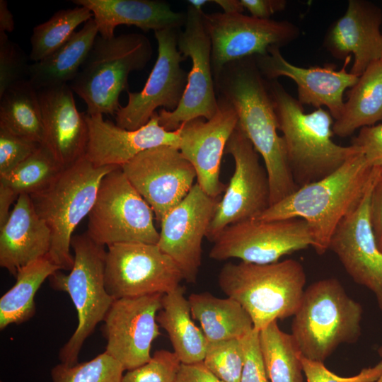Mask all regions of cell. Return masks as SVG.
<instances>
[{
  "mask_svg": "<svg viewBox=\"0 0 382 382\" xmlns=\"http://www.w3.org/2000/svg\"><path fill=\"white\" fill-rule=\"evenodd\" d=\"M241 3L251 16L261 19H270L274 13L284 10L286 5L285 0H241Z\"/></svg>",
  "mask_w": 382,
  "mask_h": 382,
  "instance_id": "cell-45",
  "label": "cell"
},
{
  "mask_svg": "<svg viewBox=\"0 0 382 382\" xmlns=\"http://www.w3.org/2000/svg\"><path fill=\"white\" fill-rule=\"evenodd\" d=\"M64 168L45 146L40 147L8 174L0 177V184L17 197L33 195L47 188Z\"/></svg>",
  "mask_w": 382,
  "mask_h": 382,
  "instance_id": "cell-35",
  "label": "cell"
},
{
  "mask_svg": "<svg viewBox=\"0 0 382 382\" xmlns=\"http://www.w3.org/2000/svg\"><path fill=\"white\" fill-rule=\"evenodd\" d=\"M352 144L360 148L371 166L382 170V123L361 128Z\"/></svg>",
  "mask_w": 382,
  "mask_h": 382,
  "instance_id": "cell-43",
  "label": "cell"
},
{
  "mask_svg": "<svg viewBox=\"0 0 382 382\" xmlns=\"http://www.w3.org/2000/svg\"><path fill=\"white\" fill-rule=\"evenodd\" d=\"M307 382H376L382 375V361L374 366L362 369L357 374L343 377L330 371L323 362L301 356Z\"/></svg>",
  "mask_w": 382,
  "mask_h": 382,
  "instance_id": "cell-41",
  "label": "cell"
},
{
  "mask_svg": "<svg viewBox=\"0 0 382 382\" xmlns=\"http://www.w3.org/2000/svg\"><path fill=\"white\" fill-rule=\"evenodd\" d=\"M196 183L186 197L161 221L157 245L180 270L183 279L195 283L202 264V241L219 203Z\"/></svg>",
  "mask_w": 382,
  "mask_h": 382,
  "instance_id": "cell-18",
  "label": "cell"
},
{
  "mask_svg": "<svg viewBox=\"0 0 382 382\" xmlns=\"http://www.w3.org/2000/svg\"><path fill=\"white\" fill-rule=\"evenodd\" d=\"M211 40L214 77L231 62L267 54L272 46L282 47L299 37L297 26L287 21L261 19L242 13H203Z\"/></svg>",
  "mask_w": 382,
  "mask_h": 382,
  "instance_id": "cell-14",
  "label": "cell"
},
{
  "mask_svg": "<svg viewBox=\"0 0 382 382\" xmlns=\"http://www.w3.org/2000/svg\"><path fill=\"white\" fill-rule=\"evenodd\" d=\"M163 294L115 299L103 322L105 352L125 371L136 369L151 357L153 342L160 335L157 313Z\"/></svg>",
  "mask_w": 382,
  "mask_h": 382,
  "instance_id": "cell-17",
  "label": "cell"
},
{
  "mask_svg": "<svg viewBox=\"0 0 382 382\" xmlns=\"http://www.w3.org/2000/svg\"><path fill=\"white\" fill-rule=\"evenodd\" d=\"M185 288L181 285L163 295L156 320L169 337L173 352L183 364L202 362L207 341L193 322Z\"/></svg>",
  "mask_w": 382,
  "mask_h": 382,
  "instance_id": "cell-28",
  "label": "cell"
},
{
  "mask_svg": "<svg viewBox=\"0 0 382 382\" xmlns=\"http://www.w3.org/2000/svg\"><path fill=\"white\" fill-rule=\"evenodd\" d=\"M28 59L7 33L0 32V96L13 86L28 79Z\"/></svg>",
  "mask_w": 382,
  "mask_h": 382,
  "instance_id": "cell-39",
  "label": "cell"
},
{
  "mask_svg": "<svg viewBox=\"0 0 382 382\" xmlns=\"http://www.w3.org/2000/svg\"><path fill=\"white\" fill-rule=\"evenodd\" d=\"M0 129L44 144L38 91L28 79L16 83L0 96Z\"/></svg>",
  "mask_w": 382,
  "mask_h": 382,
  "instance_id": "cell-31",
  "label": "cell"
},
{
  "mask_svg": "<svg viewBox=\"0 0 382 382\" xmlns=\"http://www.w3.org/2000/svg\"><path fill=\"white\" fill-rule=\"evenodd\" d=\"M18 197L10 189L0 184V227L8 220L11 205Z\"/></svg>",
  "mask_w": 382,
  "mask_h": 382,
  "instance_id": "cell-47",
  "label": "cell"
},
{
  "mask_svg": "<svg viewBox=\"0 0 382 382\" xmlns=\"http://www.w3.org/2000/svg\"><path fill=\"white\" fill-rule=\"evenodd\" d=\"M92 18L88 8L77 6L59 10L47 21L35 25L30 39V60L40 61L54 52L72 36L79 25Z\"/></svg>",
  "mask_w": 382,
  "mask_h": 382,
  "instance_id": "cell-34",
  "label": "cell"
},
{
  "mask_svg": "<svg viewBox=\"0 0 382 382\" xmlns=\"http://www.w3.org/2000/svg\"><path fill=\"white\" fill-rule=\"evenodd\" d=\"M382 121V60L372 63L350 88L332 132L340 137Z\"/></svg>",
  "mask_w": 382,
  "mask_h": 382,
  "instance_id": "cell-30",
  "label": "cell"
},
{
  "mask_svg": "<svg viewBox=\"0 0 382 382\" xmlns=\"http://www.w3.org/2000/svg\"><path fill=\"white\" fill-rule=\"evenodd\" d=\"M268 82L288 164L299 188L328 176L361 151L354 145L332 141L334 119L328 111L320 108L305 113L303 105L277 80Z\"/></svg>",
  "mask_w": 382,
  "mask_h": 382,
  "instance_id": "cell-3",
  "label": "cell"
},
{
  "mask_svg": "<svg viewBox=\"0 0 382 382\" xmlns=\"http://www.w3.org/2000/svg\"><path fill=\"white\" fill-rule=\"evenodd\" d=\"M15 28L12 13L6 0H0V32L11 33Z\"/></svg>",
  "mask_w": 382,
  "mask_h": 382,
  "instance_id": "cell-48",
  "label": "cell"
},
{
  "mask_svg": "<svg viewBox=\"0 0 382 382\" xmlns=\"http://www.w3.org/2000/svg\"><path fill=\"white\" fill-rule=\"evenodd\" d=\"M216 95L234 108L238 125L262 157L270 189V206L299 189L286 158L268 80L255 56L226 64L214 77Z\"/></svg>",
  "mask_w": 382,
  "mask_h": 382,
  "instance_id": "cell-1",
  "label": "cell"
},
{
  "mask_svg": "<svg viewBox=\"0 0 382 382\" xmlns=\"http://www.w3.org/2000/svg\"><path fill=\"white\" fill-rule=\"evenodd\" d=\"M202 362L223 382H240L244 364L241 338L208 342Z\"/></svg>",
  "mask_w": 382,
  "mask_h": 382,
  "instance_id": "cell-37",
  "label": "cell"
},
{
  "mask_svg": "<svg viewBox=\"0 0 382 382\" xmlns=\"http://www.w3.org/2000/svg\"><path fill=\"white\" fill-rule=\"evenodd\" d=\"M181 365L174 352L159 349L146 363L124 374L121 382H175Z\"/></svg>",
  "mask_w": 382,
  "mask_h": 382,
  "instance_id": "cell-38",
  "label": "cell"
},
{
  "mask_svg": "<svg viewBox=\"0 0 382 382\" xmlns=\"http://www.w3.org/2000/svg\"><path fill=\"white\" fill-rule=\"evenodd\" d=\"M51 233L28 195H21L0 227V266L15 278L18 271L50 252Z\"/></svg>",
  "mask_w": 382,
  "mask_h": 382,
  "instance_id": "cell-25",
  "label": "cell"
},
{
  "mask_svg": "<svg viewBox=\"0 0 382 382\" xmlns=\"http://www.w3.org/2000/svg\"><path fill=\"white\" fill-rule=\"evenodd\" d=\"M152 54L151 43L143 34L98 35L69 86L85 102L88 115H115L130 73L144 69Z\"/></svg>",
  "mask_w": 382,
  "mask_h": 382,
  "instance_id": "cell-7",
  "label": "cell"
},
{
  "mask_svg": "<svg viewBox=\"0 0 382 382\" xmlns=\"http://www.w3.org/2000/svg\"><path fill=\"white\" fill-rule=\"evenodd\" d=\"M362 313L339 280H319L304 291L291 335L303 357L323 362L340 345L358 340Z\"/></svg>",
  "mask_w": 382,
  "mask_h": 382,
  "instance_id": "cell-5",
  "label": "cell"
},
{
  "mask_svg": "<svg viewBox=\"0 0 382 382\" xmlns=\"http://www.w3.org/2000/svg\"><path fill=\"white\" fill-rule=\"evenodd\" d=\"M218 110L210 120L199 117L178 129V149L192 165L197 183L209 196L217 198L226 186L220 180V167L226 144L238 125L234 108L218 96Z\"/></svg>",
  "mask_w": 382,
  "mask_h": 382,
  "instance_id": "cell-19",
  "label": "cell"
},
{
  "mask_svg": "<svg viewBox=\"0 0 382 382\" xmlns=\"http://www.w3.org/2000/svg\"><path fill=\"white\" fill-rule=\"evenodd\" d=\"M209 257L255 264L278 262L284 255L312 246L307 222L300 218L265 221L252 219L224 228L213 241Z\"/></svg>",
  "mask_w": 382,
  "mask_h": 382,
  "instance_id": "cell-10",
  "label": "cell"
},
{
  "mask_svg": "<svg viewBox=\"0 0 382 382\" xmlns=\"http://www.w3.org/2000/svg\"><path fill=\"white\" fill-rule=\"evenodd\" d=\"M180 29L154 32L158 57L149 78L139 92L127 91L128 100L115 112L116 125L134 130L145 125L158 108L175 110L187 86L188 72L181 66L186 59L178 49Z\"/></svg>",
  "mask_w": 382,
  "mask_h": 382,
  "instance_id": "cell-15",
  "label": "cell"
},
{
  "mask_svg": "<svg viewBox=\"0 0 382 382\" xmlns=\"http://www.w3.org/2000/svg\"><path fill=\"white\" fill-rule=\"evenodd\" d=\"M40 145L0 129V177L11 173Z\"/></svg>",
  "mask_w": 382,
  "mask_h": 382,
  "instance_id": "cell-40",
  "label": "cell"
},
{
  "mask_svg": "<svg viewBox=\"0 0 382 382\" xmlns=\"http://www.w3.org/2000/svg\"><path fill=\"white\" fill-rule=\"evenodd\" d=\"M192 318L197 320L208 342L240 339L253 330L245 308L232 298H219L209 292L188 296Z\"/></svg>",
  "mask_w": 382,
  "mask_h": 382,
  "instance_id": "cell-29",
  "label": "cell"
},
{
  "mask_svg": "<svg viewBox=\"0 0 382 382\" xmlns=\"http://www.w3.org/2000/svg\"><path fill=\"white\" fill-rule=\"evenodd\" d=\"M381 170L371 166L361 151L332 174L299 187L256 219H304L312 234V247L323 255L339 223L358 207Z\"/></svg>",
  "mask_w": 382,
  "mask_h": 382,
  "instance_id": "cell-2",
  "label": "cell"
},
{
  "mask_svg": "<svg viewBox=\"0 0 382 382\" xmlns=\"http://www.w3.org/2000/svg\"><path fill=\"white\" fill-rule=\"evenodd\" d=\"M203 11L188 6L183 30H180L178 49L185 59L190 57L192 66L187 86L178 108L173 111L158 110L159 124L167 131L195 118H212L218 110L212 66V45L207 32Z\"/></svg>",
  "mask_w": 382,
  "mask_h": 382,
  "instance_id": "cell-12",
  "label": "cell"
},
{
  "mask_svg": "<svg viewBox=\"0 0 382 382\" xmlns=\"http://www.w3.org/2000/svg\"><path fill=\"white\" fill-rule=\"evenodd\" d=\"M88 142L85 158L94 166L121 167L139 154L154 147L168 145L178 149V129L167 131L159 124L158 112L144 126L134 130L121 128L103 115H88Z\"/></svg>",
  "mask_w": 382,
  "mask_h": 382,
  "instance_id": "cell-22",
  "label": "cell"
},
{
  "mask_svg": "<svg viewBox=\"0 0 382 382\" xmlns=\"http://www.w3.org/2000/svg\"><path fill=\"white\" fill-rule=\"evenodd\" d=\"M154 216L151 207L118 167L100 181L88 215L86 233L103 246L121 243L157 244L159 232Z\"/></svg>",
  "mask_w": 382,
  "mask_h": 382,
  "instance_id": "cell-9",
  "label": "cell"
},
{
  "mask_svg": "<svg viewBox=\"0 0 382 382\" xmlns=\"http://www.w3.org/2000/svg\"><path fill=\"white\" fill-rule=\"evenodd\" d=\"M279 48L272 46L267 54L255 56L263 77L267 80H277L280 76L291 79L297 85V100L301 104L316 109L325 106L334 120L338 119L344 108L345 91L354 86L359 79L346 71L352 57L345 59L340 70H337L335 64L303 68L289 62Z\"/></svg>",
  "mask_w": 382,
  "mask_h": 382,
  "instance_id": "cell-21",
  "label": "cell"
},
{
  "mask_svg": "<svg viewBox=\"0 0 382 382\" xmlns=\"http://www.w3.org/2000/svg\"><path fill=\"white\" fill-rule=\"evenodd\" d=\"M76 6L88 8L95 21L98 35L114 37L120 25L136 26L144 31L178 28L185 25L186 13L174 11L170 4L161 0H73Z\"/></svg>",
  "mask_w": 382,
  "mask_h": 382,
  "instance_id": "cell-26",
  "label": "cell"
},
{
  "mask_svg": "<svg viewBox=\"0 0 382 382\" xmlns=\"http://www.w3.org/2000/svg\"><path fill=\"white\" fill-rule=\"evenodd\" d=\"M234 160V171L219 201L207 238L213 242L226 226L256 219L270 206L267 173L259 154L237 125L225 149Z\"/></svg>",
  "mask_w": 382,
  "mask_h": 382,
  "instance_id": "cell-13",
  "label": "cell"
},
{
  "mask_svg": "<svg viewBox=\"0 0 382 382\" xmlns=\"http://www.w3.org/2000/svg\"><path fill=\"white\" fill-rule=\"evenodd\" d=\"M69 84L38 91L45 129L44 144L64 168L85 156L88 130L85 112L76 106Z\"/></svg>",
  "mask_w": 382,
  "mask_h": 382,
  "instance_id": "cell-24",
  "label": "cell"
},
{
  "mask_svg": "<svg viewBox=\"0 0 382 382\" xmlns=\"http://www.w3.org/2000/svg\"><path fill=\"white\" fill-rule=\"evenodd\" d=\"M374 182L358 207L339 223L329 249L338 257L356 283L375 294L382 311V253L377 246L370 221V199Z\"/></svg>",
  "mask_w": 382,
  "mask_h": 382,
  "instance_id": "cell-20",
  "label": "cell"
},
{
  "mask_svg": "<svg viewBox=\"0 0 382 382\" xmlns=\"http://www.w3.org/2000/svg\"><path fill=\"white\" fill-rule=\"evenodd\" d=\"M71 248L74 260L69 273L58 270L48 278L53 289L69 294L77 313L76 328L59 352L60 363L69 366L78 363L84 342L103 322L115 300L105 286V246L85 232L73 235Z\"/></svg>",
  "mask_w": 382,
  "mask_h": 382,
  "instance_id": "cell-8",
  "label": "cell"
},
{
  "mask_svg": "<svg viewBox=\"0 0 382 382\" xmlns=\"http://www.w3.org/2000/svg\"><path fill=\"white\" fill-rule=\"evenodd\" d=\"M306 282L302 265L293 259L270 264L228 262L218 275L221 291L245 308L258 331L279 319L294 316Z\"/></svg>",
  "mask_w": 382,
  "mask_h": 382,
  "instance_id": "cell-4",
  "label": "cell"
},
{
  "mask_svg": "<svg viewBox=\"0 0 382 382\" xmlns=\"http://www.w3.org/2000/svg\"><path fill=\"white\" fill-rule=\"evenodd\" d=\"M183 279L175 262L157 244L121 243L108 246L105 286L114 299L165 294Z\"/></svg>",
  "mask_w": 382,
  "mask_h": 382,
  "instance_id": "cell-11",
  "label": "cell"
},
{
  "mask_svg": "<svg viewBox=\"0 0 382 382\" xmlns=\"http://www.w3.org/2000/svg\"><path fill=\"white\" fill-rule=\"evenodd\" d=\"M259 332L253 328L241 338L244 364L240 382H270L261 352Z\"/></svg>",
  "mask_w": 382,
  "mask_h": 382,
  "instance_id": "cell-42",
  "label": "cell"
},
{
  "mask_svg": "<svg viewBox=\"0 0 382 382\" xmlns=\"http://www.w3.org/2000/svg\"><path fill=\"white\" fill-rule=\"evenodd\" d=\"M382 12L371 2L349 0L345 14L328 29L324 47L339 59L354 55L350 73L359 77L382 60Z\"/></svg>",
  "mask_w": 382,
  "mask_h": 382,
  "instance_id": "cell-23",
  "label": "cell"
},
{
  "mask_svg": "<svg viewBox=\"0 0 382 382\" xmlns=\"http://www.w3.org/2000/svg\"><path fill=\"white\" fill-rule=\"evenodd\" d=\"M122 365L106 352L95 358L69 366L59 363L52 367V382H121Z\"/></svg>",
  "mask_w": 382,
  "mask_h": 382,
  "instance_id": "cell-36",
  "label": "cell"
},
{
  "mask_svg": "<svg viewBox=\"0 0 382 382\" xmlns=\"http://www.w3.org/2000/svg\"><path fill=\"white\" fill-rule=\"evenodd\" d=\"M377 351H378V353L379 356H381L382 357V346H381L378 349ZM376 382H382V375L380 376V378Z\"/></svg>",
  "mask_w": 382,
  "mask_h": 382,
  "instance_id": "cell-51",
  "label": "cell"
},
{
  "mask_svg": "<svg viewBox=\"0 0 382 382\" xmlns=\"http://www.w3.org/2000/svg\"><path fill=\"white\" fill-rule=\"evenodd\" d=\"M210 2L220 6L225 13H242L244 11L241 0H213Z\"/></svg>",
  "mask_w": 382,
  "mask_h": 382,
  "instance_id": "cell-49",
  "label": "cell"
},
{
  "mask_svg": "<svg viewBox=\"0 0 382 382\" xmlns=\"http://www.w3.org/2000/svg\"><path fill=\"white\" fill-rule=\"evenodd\" d=\"M159 222L188 194L196 172L180 150L163 145L147 149L121 166Z\"/></svg>",
  "mask_w": 382,
  "mask_h": 382,
  "instance_id": "cell-16",
  "label": "cell"
},
{
  "mask_svg": "<svg viewBox=\"0 0 382 382\" xmlns=\"http://www.w3.org/2000/svg\"><path fill=\"white\" fill-rule=\"evenodd\" d=\"M175 382H223L210 372L203 362L183 364Z\"/></svg>",
  "mask_w": 382,
  "mask_h": 382,
  "instance_id": "cell-46",
  "label": "cell"
},
{
  "mask_svg": "<svg viewBox=\"0 0 382 382\" xmlns=\"http://www.w3.org/2000/svg\"><path fill=\"white\" fill-rule=\"evenodd\" d=\"M261 352L270 382H303L299 352L291 334L274 321L259 332Z\"/></svg>",
  "mask_w": 382,
  "mask_h": 382,
  "instance_id": "cell-33",
  "label": "cell"
},
{
  "mask_svg": "<svg viewBox=\"0 0 382 382\" xmlns=\"http://www.w3.org/2000/svg\"><path fill=\"white\" fill-rule=\"evenodd\" d=\"M58 270L60 268L46 255L18 271L16 283L0 299V330L34 316L35 294L45 279Z\"/></svg>",
  "mask_w": 382,
  "mask_h": 382,
  "instance_id": "cell-32",
  "label": "cell"
},
{
  "mask_svg": "<svg viewBox=\"0 0 382 382\" xmlns=\"http://www.w3.org/2000/svg\"><path fill=\"white\" fill-rule=\"evenodd\" d=\"M98 35V28L92 18L57 50L30 64L28 79L37 91L71 82Z\"/></svg>",
  "mask_w": 382,
  "mask_h": 382,
  "instance_id": "cell-27",
  "label": "cell"
},
{
  "mask_svg": "<svg viewBox=\"0 0 382 382\" xmlns=\"http://www.w3.org/2000/svg\"><path fill=\"white\" fill-rule=\"evenodd\" d=\"M118 167H98L83 156L64 168L47 188L29 195L51 233L47 256L61 270H71L73 232L91 210L103 178Z\"/></svg>",
  "mask_w": 382,
  "mask_h": 382,
  "instance_id": "cell-6",
  "label": "cell"
},
{
  "mask_svg": "<svg viewBox=\"0 0 382 382\" xmlns=\"http://www.w3.org/2000/svg\"><path fill=\"white\" fill-rule=\"evenodd\" d=\"M189 4L192 7L198 9L202 10V6L208 2H210L209 0H189Z\"/></svg>",
  "mask_w": 382,
  "mask_h": 382,
  "instance_id": "cell-50",
  "label": "cell"
},
{
  "mask_svg": "<svg viewBox=\"0 0 382 382\" xmlns=\"http://www.w3.org/2000/svg\"><path fill=\"white\" fill-rule=\"evenodd\" d=\"M370 221L377 246L382 253V170L376 178L371 194Z\"/></svg>",
  "mask_w": 382,
  "mask_h": 382,
  "instance_id": "cell-44",
  "label": "cell"
}]
</instances>
